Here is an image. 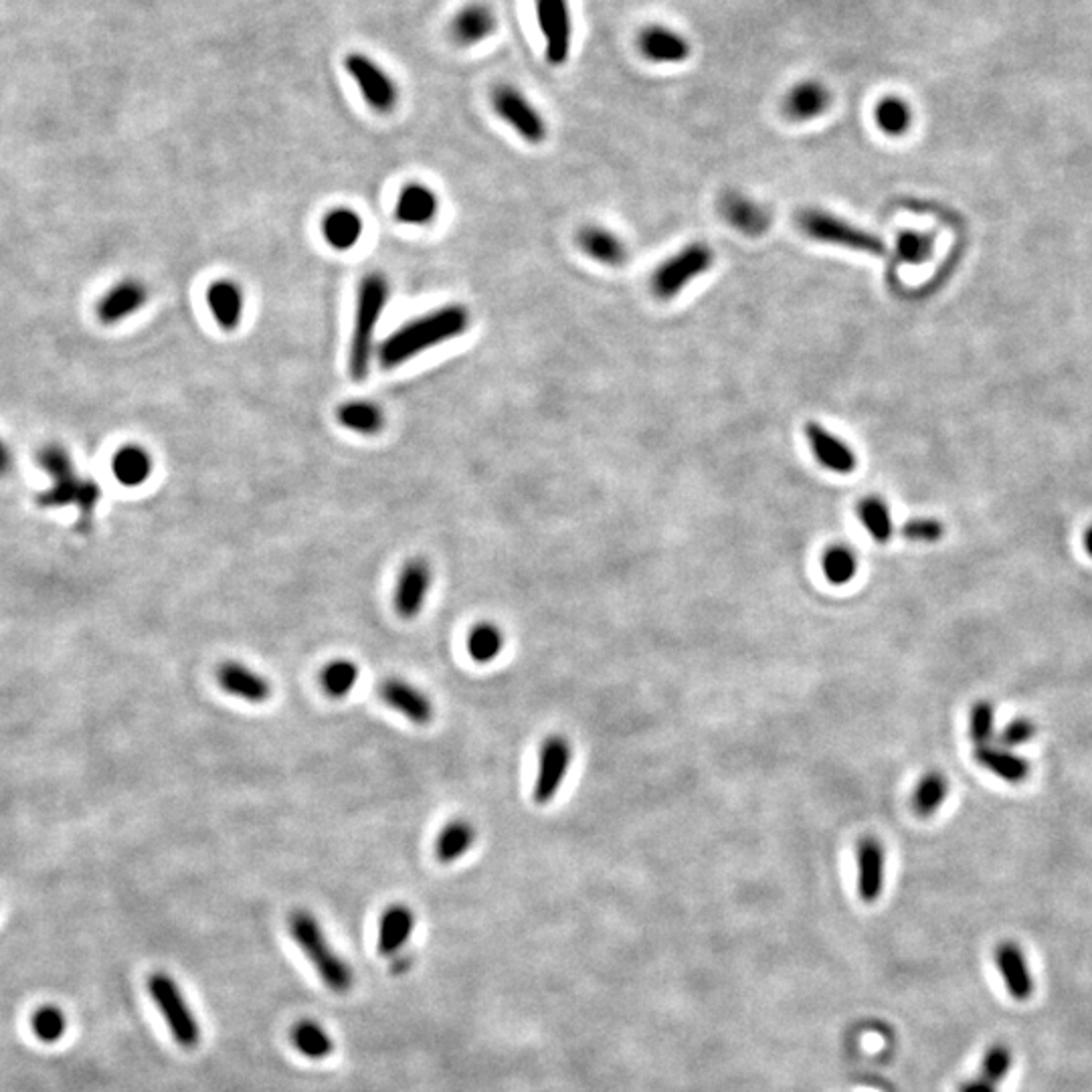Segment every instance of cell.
<instances>
[{"instance_id":"cell-41","label":"cell","mask_w":1092,"mask_h":1092,"mask_svg":"<svg viewBox=\"0 0 1092 1092\" xmlns=\"http://www.w3.org/2000/svg\"><path fill=\"white\" fill-rule=\"evenodd\" d=\"M970 737L976 747L992 745L996 737V710L990 700H978L970 715Z\"/></svg>"},{"instance_id":"cell-44","label":"cell","mask_w":1092,"mask_h":1092,"mask_svg":"<svg viewBox=\"0 0 1092 1092\" xmlns=\"http://www.w3.org/2000/svg\"><path fill=\"white\" fill-rule=\"evenodd\" d=\"M1036 737V725L1030 719H1016L1000 733L998 741L1006 749H1014L1030 743Z\"/></svg>"},{"instance_id":"cell-10","label":"cell","mask_w":1092,"mask_h":1092,"mask_svg":"<svg viewBox=\"0 0 1092 1092\" xmlns=\"http://www.w3.org/2000/svg\"><path fill=\"white\" fill-rule=\"evenodd\" d=\"M573 761V747L565 735H551L538 751V771L532 797L538 806H547L561 791L563 781Z\"/></svg>"},{"instance_id":"cell-7","label":"cell","mask_w":1092,"mask_h":1092,"mask_svg":"<svg viewBox=\"0 0 1092 1092\" xmlns=\"http://www.w3.org/2000/svg\"><path fill=\"white\" fill-rule=\"evenodd\" d=\"M715 263V251L706 243H690L676 255L668 257L650 279L652 293L658 300H672L684 291L694 279L704 275Z\"/></svg>"},{"instance_id":"cell-17","label":"cell","mask_w":1092,"mask_h":1092,"mask_svg":"<svg viewBox=\"0 0 1092 1092\" xmlns=\"http://www.w3.org/2000/svg\"><path fill=\"white\" fill-rule=\"evenodd\" d=\"M887 852L880 840L866 836L858 844V895L866 905H874L885 893Z\"/></svg>"},{"instance_id":"cell-14","label":"cell","mask_w":1092,"mask_h":1092,"mask_svg":"<svg viewBox=\"0 0 1092 1092\" xmlns=\"http://www.w3.org/2000/svg\"><path fill=\"white\" fill-rule=\"evenodd\" d=\"M994 963L1014 1002L1022 1004L1034 996V976L1022 947L1016 941H1002L994 951Z\"/></svg>"},{"instance_id":"cell-22","label":"cell","mask_w":1092,"mask_h":1092,"mask_svg":"<svg viewBox=\"0 0 1092 1092\" xmlns=\"http://www.w3.org/2000/svg\"><path fill=\"white\" fill-rule=\"evenodd\" d=\"M206 306L215 318V322L231 332L239 328L243 320L245 310V296L237 281L233 279H217L206 289Z\"/></svg>"},{"instance_id":"cell-2","label":"cell","mask_w":1092,"mask_h":1092,"mask_svg":"<svg viewBox=\"0 0 1092 1092\" xmlns=\"http://www.w3.org/2000/svg\"><path fill=\"white\" fill-rule=\"evenodd\" d=\"M389 281L383 273H368L358 283L354 326L348 346V374L362 383L370 372L374 354V334L389 302Z\"/></svg>"},{"instance_id":"cell-18","label":"cell","mask_w":1092,"mask_h":1092,"mask_svg":"<svg viewBox=\"0 0 1092 1092\" xmlns=\"http://www.w3.org/2000/svg\"><path fill=\"white\" fill-rule=\"evenodd\" d=\"M806 435L812 447V453L816 455L818 464L834 474H850L856 470V453L852 447L840 439L838 435L830 433L824 425L810 421L806 425Z\"/></svg>"},{"instance_id":"cell-43","label":"cell","mask_w":1092,"mask_h":1092,"mask_svg":"<svg viewBox=\"0 0 1092 1092\" xmlns=\"http://www.w3.org/2000/svg\"><path fill=\"white\" fill-rule=\"evenodd\" d=\"M945 534V528L935 518H915L905 522L903 536L913 542H937Z\"/></svg>"},{"instance_id":"cell-23","label":"cell","mask_w":1092,"mask_h":1092,"mask_svg":"<svg viewBox=\"0 0 1092 1092\" xmlns=\"http://www.w3.org/2000/svg\"><path fill=\"white\" fill-rule=\"evenodd\" d=\"M832 103V93L820 81H802L785 97L783 111L793 121H810Z\"/></svg>"},{"instance_id":"cell-46","label":"cell","mask_w":1092,"mask_h":1092,"mask_svg":"<svg viewBox=\"0 0 1092 1092\" xmlns=\"http://www.w3.org/2000/svg\"><path fill=\"white\" fill-rule=\"evenodd\" d=\"M14 466V453L10 445L0 437V476H6Z\"/></svg>"},{"instance_id":"cell-9","label":"cell","mask_w":1092,"mask_h":1092,"mask_svg":"<svg viewBox=\"0 0 1092 1092\" xmlns=\"http://www.w3.org/2000/svg\"><path fill=\"white\" fill-rule=\"evenodd\" d=\"M494 111L528 144L547 140V121L532 101L514 85H498L492 91Z\"/></svg>"},{"instance_id":"cell-28","label":"cell","mask_w":1092,"mask_h":1092,"mask_svg":"<svg viewBox=\"0 0 1092 1092\" xmlns=\"http://www.w3.org/2000/svg\"><path fill=\"white\" fill-rule=\"evenodd\" d=\"M324 241L336 251L352 249L362 237V219L356 211L338 206L324 215L322 219Z\"/></svg>"},{"instance_id":"cell-24","label":"cell","mask_w":1092,"mask_h":1092,"mask_svg":"<svg viewBox=\"0 0 1092 1092\" xmlns=\"http://www.w3.org/2000/svg\"><path fill=\"white\" fill-rule=\"evenodd\" d=\"M976 761L1006 783L1018 785L1030 777V763L1002 745L976 747Z\"/></svg>"},{"instance_id":"cell-40","label":"cell","mask_w":1092,"mask_h":1092,"mask_svg":"<svg viewBox=\"0 0 1092 1092\" xmlns=\"http://www.w3.org/2000/svg\"><path fill=\"white\" fill-rule=\"evenodd\" d=\"M1012 1067H1014V1053H1012V1048H1010L1008 1044H1004V1042H996V1044H992V1046L986 1051V1055H984L980 1077L986 1079V1081H990L992 1085L1000 1087V1085L1008 1079Z\"/></svg>"},{"instance_id":"cell-3","label":"cell","mask_w":1092,"mask_h":1092,"mask_svg":"<svg viewBox=\"0 0 1092 1092\" xmlns=\"http://www.w3.org/2000/svg\"><path fill=\"white\" fill-rule=\"evenodd\" d=\"M289 935L302 953L308 957L320 980L336 994H346L354 984L350 965L332 949L318 919L304 909H298L287 919Z\"/></svg>"},{"instance_id":"cell-33","label":"cell","mask_w":1092,"mask_h":1092,"mask_svg":"<svg viewBox=\"0 0 1092 1092\" xmlns=\"http://www.w3.org/2000/svg\"><path fill=\"white\" fill-rule=\"evenodd\" d=\"M338 423L354 433L362 435H374L385 425L383 411L370 403V401H350L338 407L336 411Z\"/></svg>"},{"instance_id":"cell-15","label":"cell","mask_w":1092,"mask_h":1092,"mask_svg":"<svg viewBox=\"0 0 1092 1092\" xmlns=\"http://www.w3.org/2000/svg\"><path fill=\"white\" fill-rule=\"evenodd\" d=\"M379 696L389 708L397 710L401 717H405L409 723L417 727L429 725L435 717V706L431 698L407 680H401V678L385 680L379 686Z\"/></svg>"},{"instance_id":"cell-27","label":"cell","mask_w":1092,"mask_h":1092,"mask_svg":"<svg viewBox=\"0 0 1092 1092\" xmlns=\"http://www.w3.org/2000/svg\"><path fill=\"white\" fill-rule=\"evenodd\" d=\"M415 929V915L405 905L389 907L379 923V953L389 957L403 949Z\"/></svg>"},{"instance_id":"cell-25","label":"cell","mask_w":1092,"mask_h":1092,"mask_svg":"<svg viewBox=\"0 0 1092 1092\" xmlns=\"http://www.w3.org/2000/svg\"><path fill=\"white\" fill-rule=\"evenodd\" d=\"M642 53L656 63H682L690 55V43L672 28L650 26L640 36Z\"/></svg>"},{"instance_id":"cell-31","label":"cell","mask_w":1092,"mask_h":1092,"mask_svg":"<svg viewBox=\"0 0 1092 1092\" xmlns=\"http://www.w3.org/2000/svg\"><path fill=\"white\" fill-rule=\"evenodd\" d=\"M947 795H949V779L941 771H929L917 783L911 797V808L921 820H929L941 810Z\"/></svg>"},{"instance_id":"cell-11","label":"cell","mask_w":1092,"mask_h":1092,"mask_svg":"<svg viewBox=\"0 0 1092 1092\" xmlns=\"http://www.w3.org/2000/svg\"><path fill=\"white\" fill-rule=\"evenodd\" d=\"M433 585V569L421 559H409L397 579L393 593V607L401 619H415L425 605V599Z\"/></svg>"},{"instance_id":"cell-6","label":"cell","mask_w":1092,"mask_h":1092,"mask_svg":"<svg viewBox=\"0 0 1092 1092\" xmlns=\"http://www.w3.org/2000/svg\"><path fill=\"white\" fill-rule=\"evenodd\" d=\"M146 986L176 1044L184 1051H194L200 1042V1028L176 982L170 976L156 972L148 978Z\"/></svg>"},{"instance_id":"cell-35","label":"cell","mask_w":1092,"mask_h":1092,"mask_svg":"<svg viewBox=\"0 0 1092 1092\" xmlns=\"http://www.w3.org/2000/svg\"><path fill=\"white\" fill-rule=\"evenodd\" d=\"M858 518H860L862 526L868 530V534L876 542L887 544L893 538V532H895L893 516H891V510H889L885 500H880L876 496L864 498L858 504Z\"/></svg>"},{"instance_id":"cell-21","label":"cell","mask_w":1092,"mask_h":1092,"mask_svg":"<svg viewBox=\"0 0 1092 1092\" xmlns=\"http://www.w3.org/2000/svg\"><path fill=\"white\" fill-rule=\"evenodd\" d=\"M439 211V198L437 194L421 184V182H409L399 192L397 204H395V219L403 225H415L423 227L433 223Z\"/></svg>"},{"instance_id":"cell-42","label":"cell","mask_w":1092,"mask_h":1092,"mask_svg":"<svg viewBox=\"0 0 1092 1092\" xmlns=\"http://www.w3.org/2000/svg\"><path fill=\"white\" fill-rule=\"evenodd\" d=\"M897 251L899 255L909 261V263H923L931 257L933 253V241L929 235H923V233H913V231H907L899 237L897 241Z\"/></svg>"},{"instance_id":"cell-32","label":"cell","mask_w":1092,"mask_h":1092,"mask_svg":"<svg viewBox=\"0 0 1092 1092\" xmlns=\"http://www.w3.org/2000/svg\"><path fill=\"white\" fill-rule=\"evenodd\" d=\"M289 1038H291L293 1048L310 1061H324L334 1053V1040L328 1036V1032L320 1024L312 1020L296 1022L289 1032Z\"/></svg>"},{"instance_id":"cell-34","label":"cell","mask_w":1092,"mask_h":1092,"mask_svg":"<svg viewBox=\"0 0 1092 1092\" xmlns=\"http://www.w3.org/2000/svg\"><path fill=\"white\" fill-rule=\"evenodd\" d=\"M504 650V634L492 621L476 623L468 634V652L474 662L490 664Z\"/></svg>"},{"instance_id":"cell-30","label":"cell","mask_w":1092,"mask_h":1092,"mask_svg":"<svg viewBox=\"0 0 1092 1092\" xmlns=\"http://www.w3.org/2000/svg\"><path fill=\"white\" fill-rule=\"evenodd\" d=\"M476 838L478 834L472 822L453 820L439 832L435 840V858L441 864H451L470 852Z\"/></svg>"},{"instance_id":"cell-13","label":"cell","mask_w":1092,"mask_h":1092,"mask_svg":"<svg viewBox=\"0 0 1092 1092\" xmlns=\"http://www.w3.org/2000/svg\"><path fill=\"white\" fill-rule=\"evenodd\" d=\"M148 302V287L144 281L125 277L115 281L95 304L97 320L105 326L119 324L128 320L132 314L142 310Z\"/></svg>"},{"instance_id":"cell-37","label":"cell","mask_w":1092,"mask_h":1092,"mask_svg":"<svg viewBox=\"0 0 1092 1092\" xmlns=\"http://www.w3.org/2000/svg\"><path fill=\"white\" fill-rule=\"evenodd\" d=\"M822 569H824V575L826 579L832 583V585H848L854 577H856V571H858V559L854 555L852 549L844 547V544H836V547H830L826 553H824V559H822Z\"/></svg>"},{"instance_id":"cell-47","label":"cell","mask_w":1092,"mask_h":1092,"mask_svg":"<svg viewBox=\"0 0 1092 1092\" xmlns=\"http://www.w3.org/2000/svg\"><path fill=\"white\" fill-rule=\"evenodd\" d=\"M1085 549H1087V553L1092 557V526L1085 532Z\"/></svg>"},{"instance_id":"cell-5","label":"cell","mask_w":1092,"mask_h":1092,"mask_svg":"<svg viewBox=\"0 0 1092 1092\" xmlns=\"http://www.w3.org/2000/svg\"><path fill=\"white\" fill-rule=\"evenodd\" d=\"M797 225L810 239H816L828 245H838V247L854 249L860 253H872V255L887 253V245L880 237L828 211L806 208L797 215Z\"/></svg>"},{"instance_id":"cell-26","label":"cell","mask_w":1092,"mask_h":1092,"mask_svg":"<svg viewBox=\"0 0 1092 1092\" xmlns=\"http://www.w3.org/2000/svg\"><path fill=\"white\" fill-rule=\"evenodd\" d=\"M496 30V14L486 4H468L451 20V36L464 47L482 43Z\"/></svg>"},{"instance_id":"cell-12","label":"cell","mask_w":1092,"mask_h":1092,"mask_svg":"<svg viewBox=\"0 0 1092 1092\" xmlns=\"http://www.w3.org/2000/svg\"><path fill=\"white\" fill-rule=\"evenodd\" d=\"M536 18L551 65H563L571 51V12L567 0H536Z\"/></svg>"},{"instance_id":"cell-4","label":"cell","mask_w":1092,"mask_h":1092,"mask_svg":"<svg viewBox=\"0 0 1092 1092\" xmlns=\"http://www.w3.org/2000/svg\"><path fill=\"white\" fill-rule=\"evenodd\" d=\"M36 464L53 478V486L40 496L45 506L79 504L83 512L93 508L99 488L93 480L77 476L73 459L61 443H45L36 453Z\"/></svg>"},{"instance_id":"cell-1","label":"cell","mask_w":1092,"mask_h":1092,"mask_svg":"<svg viewBox=\"0 0 1092 1092\" xmlns=\"http://www.w3.org/2000/svg\"><path fill=\"white\" fill-rule=\"evenodd\" d=\"M470 310L461 304H447L427 314H421L393 334L376 348V358L383 368H397L407 360L461 336L470 328Z\"/></svg>"},{"instance_id":"cell-38","label":"cell","mask_w":1092,"mask_h":1092,"mask_svg":"<svg viewBox=\"0 0 1092 1092\" xmlns=\"http://www.w3.org/2000/svg\"><path fill=\"white\" fill-rule=\"evenodd\" d=\"M878 128L889 136H901L911 125V109L899 97H885L874 111Z\"/></svg>"},{"instance_id":"cell-16","label":"cell","mask_w":1092,"mask_h":1092,"mask_svg":"<svg viewBox=\"0 0 1092 1092\" xmlns=\"http://www.w3.org/2000/svg\"><path fill=\"white\" fill-rule=\"evenodd\" d=\"M217 682L223 692L249 704H261L271 698V682L241 662L221 664L217 670Z\"/></svg>"},{"instance_id":"cell-20","label":"cell","mask_w":1092,"mask_h":1092,"mask_svg":"<svg viewBox=\"0 0 1092 1092\" xmlns=\"http://www.w3.org/2000/svg\"><path fill=\"white\" fill-rule=\"evenodd\" d=\"M577 243L581 251L591 257L593 261L609 267H619L627 261L629 251L623 239H619L613 231L599 227V225H587L577 233Z\"/></svg>"},{"instance_id":"cell-29","label":"cell","mask_w":1092,"mask_h":1092,"mask_svg":"<svg viewBox=\"0 0 1092 1092\" xmlns=\"http://www.w3.org/2000/svg\"><path fill=\"white\" fill-rule=\"evenodd\" d=\"M152 457L138 443H125L111 457L113 478L125 488H138L148 482L152 474Z\"/></svg>"},{"instance_id":"cell-19","label":"cell","mask_w":1092,"mask_h":1092,"mask_svg":"<svg viewBox=\"0 0 1092 1092\" xmlns=\"http://www.w3.org/2000/svg\"><path fill=\"white\" fill-rule=\"evenodd\" d=\"M721 213L731 227L747 237H759L771 225L767 208L741 192H727L721 198Z\"/></svg>"},{"instance_id":"cell-8","label":"cell","mask_w":1092,"mask_h":1092,"mask_svg":"<svg viewBox=\"0 0 1092 1092\" xmlns=\"http://www.w3.org/2000/svg\"><path fill=\"white\" fill-rule=\"evenodd\" d=\"M344 69L358 85L362 97L376 113H391L399 103V85L395 79L368 55L348 53L344 57Z\"/></svg>"},{"instance_id":"cell-45","label":"cell","mask_w":1092,"mask_h":1092,"mask_svg":"<svg viewBox=\"0 0 1092 1092\" xmlns=\"http://www.w3.org/2000/svg\"><path fill=\"white\" fill-rule=\"evenodd\" d=\"M959 1092H998V1087L992 1085L990 1081L982 1079V1077H976V1079L965 1081V1083L959 1087Z\"/></svg>"},{"instance_id":"cell-39","label":"cell","mask_w":1092,"mask_h":1092,"mask_svg":"<svg viewBox=\"0 0 1092 1092\" xmlns=\"http://www.w3.org/2000/svg\"><path fill=\"white\" fill-rule=\"evenodd\" d=\"M30 1028L40 1042L55 1044L67 1032V1018L57 1006H40L30 1018Z\"/></svg>"},{"instance_id":"cell-36","label":"cell","mask_w":1092,"mask_h":1092,"mask_svg":"<svg viewBox=\"0 0 1092 1092\" xmlns=\"http://www.w3.org/2000/svg\"><path fill=\"white\" fill-rule=\"evenodd\" d=\"M358 666L350 660H332L328 662L320 672V684L322 690L330 698H344L348 696L356 682H358Z\"/></svg>"}]
</instances>
